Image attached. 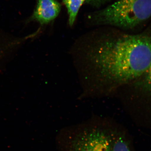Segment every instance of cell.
<instances>
[{
	"instance_id": "obj_1",
	"label": "cell",
	"mask_w": 151,
	"mask_h": 151,
	"mask_svg": "<svg viewBox=\"0 0 151 151\" xmlns=\"http://www.w3.org/2000/svg\"><path fill=\"white\" fill-rule=\"evenodd\" d=\"M70 58L81 86L80 99L114 96L151 65V36L122 35L73 47Z\"/></svg>"
},
{
	"instance_id": "obj_2",
	"label": "cell",
	"mask_w": 151,
	"mask_h": 151,
	"mask_svg": "<svg viewBox=\"0 0 151 151\" xmlns=\"http://www.w3.org/2000/svg\"><path fill=\"white\" fill-rule=\"evenodd\" d=\"M118 122L93 116L63 128L57 137L59 151H111L113 132Z\"/></svg>"
},
{
	"instance_id": "obj_3",
	"label": "cell",
	"mask_w": 151,
	"mask_h": 151,
	"mask_svg": "<svg viewBox=\"0 0 151 151\" xmlns=\"http://www.w3.org/2000/svg\"><path fill=\"white\" fill-rule=\"evenodd\" d=\"M151 17V0H117L94 13L91 19L97 25L132 29Z\"/></svg>"
},
{
	"instance_id": "obj_4",
	"label": "cell",
	"mask_w": 151,
	"mask_h": 151,
	"mask_svg": "<svg viewBox=\"0 0 151 151\" xmlns=\"http://www.w3.org/2000/svg\"><path fill=\"white\" fill-rule=\"evenodd\" d=\"M115 96L138 126L151 129V65L142 75L120 88Z\"/></svg>"
},
{
	"instance_id": "obj_5",
	"label": "cell",
	"mask_w": 151,
	"mask_h": 151,
	"mask_svg": "<svg viewBox=\"0 0 151 151\" xmlns=\"http://www.w3.org/2000/svg\"><path fill=\"white\" fill-rule=\"evenodd\" d=\"M61 5L57 0H37L33 13L28 19L41 26L48 24L59 14Z\"/></svg>"
},
{
	"instance_id": "obj_6",
	"label": "cell",
	"mask_w": 151,
	"mask_h": 151,
	"mask_svg": "<svg viewBox=\"0 0 151 151\" xmlns=\"http://www.w3.org/2000/svg\"><path fill=\"white\" fill-rule=\"evenodd\" d=\"M111 151H136L132 135L118 123L113 132Z\"/></svg>"
},
{
	"instance_id": "obj_7",
	"label": "cell",
	"mask_w": 151,
	"mask_h": 151,
	"mask_svg": "<svg viewBox=\"0 0 151 151\" xmlns=\"http://www.w3.org/2000/svg\"><path fill=\"white\" fill-rule=\"evenodd\" d=\"M86 0H63L67 10L68 15V24L73 25L80 8Z\"/></svg>"
},
{
	"instance_id": "obj_8",
	"label": "cell",
	"mask_w": 151,
	"mask_h": 151,
	"mask_svg": "<svg viewBox=\"0 0 151 151\" xmlns=\"http://www.w3.org/2000/svg\"><path fill=\"white\" fill-rule=\"evenodd\" d=\"M112 0H86V2L94 7H100Z\"/></svg>"
},
{
	"instance_id": "obj_9",
	"label": "cell",
	"mask_w": 151,
	"mask_h": 151,
	"mask_svg": "<svg viewBox=\"0 0 151 151\" xmlns=\"http://www.w3.org/2000/svg\"><path fill=\"white\" fill-rule=\"evenodd\" d=\"M8 54L9 51L7 47L0 42V62Z\"/></svg>"
}]
</instances>
